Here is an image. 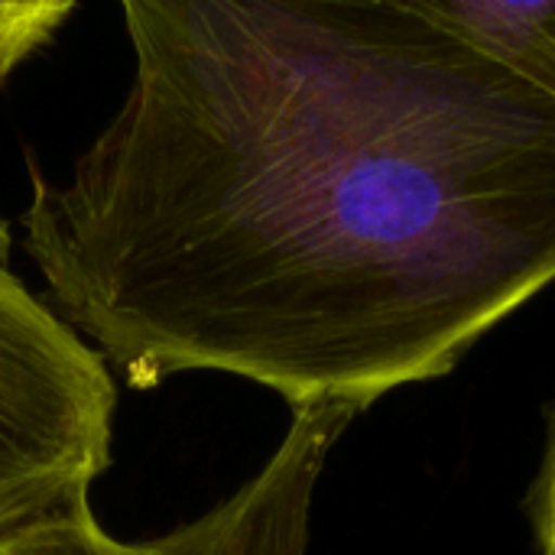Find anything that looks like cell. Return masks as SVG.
Returning a JSON list of instances; mask_svg holds the SVG:
<instances>
[{
    "instance_id": "obj_1",
    "label": "cell",
    "mask_w": 555,
    "mask_h": 555,
    "mask_svg": "<svg viewBox=\"0 0 555 555\" xmlns=\"http://www.w3.org/2000/svg\"><path fill=\"white\" fill-rule=\"evenodd\" d=\"M120 107L23 247L137 390L215 371L289 410L452 374L555 283V98L364 0H117Z\"/></svg>"
},
{
    "instance_id": "obj_2",
    "label": "cell",
    "mask_w": 555,
    "mask_h": 555,
    "mask_svg": "<svg viewBox=\"0 0 555 555\" xmlns=\"http://www.w3.org/2000/svg\"><path fill=\"white\" fill-rule=\"evenodd\" d=\"M0 221V546L85 504L111 468L114 377L10 263Z\"/></svg>"
},
{
    "instance_id": "obj_3",
    "label": "cell",
    "mask_w": 555,
    "mask_h": 555,
    "mask_svg": "<svg viewBox=\"0 0 555 555\" xmlns=\"http://www.w3.org/2000/svg\"><path fill=\"white\" fill-rule=\"evenodd\" d=\"M361 410L315 403L293 423L270 462L224 504L172 533L140 543V555H306L312 501L335 442Z\"/></svg>"
},
{
    "instance_id": "obj_4",
    "label": "cell",
    "mask_w": 555,
    "mask_h": 555,
    "mask_svg": "<svg viewBox=\"0 0 555 555\" xmlns=\"http://www.w3.org/2000/svg\"><path fill=\"white\" fill-rule=\"evenodd\" d=\"M406 13L555 98V0H364Z\"/></svg>"
},
{
    "instance_id": "obj_5",
    "label": "cell",
    "mask_w": 555,
    "mask_h": 555,
    "mask_svg": "<svg viewBox=\"0 0 555 555\" xmlns=\"http://www.w3.org/2000/svg\"><path fill=\"white\" fill-rule=\"evenodd\" d=\"M0 555H140L137 546L117 543L101 530L88 501L65 514H55L20 537L7 540Z\"/></svg>"
},
{
    "instance_id": "obj_6",
    "label": "cell",
    "mask_w": 555,
    "mask_h": 555,
    "mask_svg": "<svg viewBox=\"0 0 555 555\" xmlns=\"http://www.w3.org/2000/svg\"><path fill=\"white\" fill-rule=\"evenodd\" d=\"M78 0H0V85L55 39Z\"/></svg>"
},
{
    "instance_id": "obj_7",
    "label": "cell",
    "mask_w": 555,
    "mask_h": 555,
    "mask_svg": "<svg viewBox=\"0 0 555 555\" xmlns=\"http://www.w3.org/2000/svg\"><path fill=\"white\" fill-rule=\"evenodd\" d=\"M527 517H530L537 553L555 555V403L550 410L543 462H540V472H537L530 494H527Z\"/></svg>"
}]
</instances>
